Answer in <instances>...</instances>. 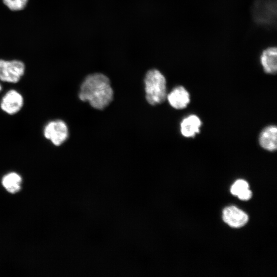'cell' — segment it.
I'll use <instances>...</instances> for the list:
<instances>
[{"label": "cell", "instance_id": "cell-8", "mask_svg": "<svg viewBox=\"0 0 277 277\" xmlns=\"http://www.w3.org/2000/svg\"><path fill=\"white\" fill-rule=\"evenodd\" d=\"M169 104L176 109L186 108L190 102V95L188 91L182 86L174 88L167 95Z\"/></svg>", "mask_w": 277, "mask_h": 277}, {"label": "cell", "instance_id": "cell-10", "mask_svg": "<svg viewBox=\"0 0 277 277\" xmlns=\"http://www.w3.org/2000/svg\"><path fill=\"white\" fill-rule=\"evenodd\" d=\"M260 146L264 149L274 151L277 148V128L274 125L264 128L259 136Z\"/></svg>", "mask_w": 277, "mask_h": 277}, {"label": "cell", "instance_id": "cell-12", "mask_svg": "<svg viewBox=\"0 0 277 277\" xmlns=\"http://www.w3.org/2000/svg\"><path fill=\"white\" fill-rule=\"evenodd\" d=\"M22 178L15 172H10L5 175L2 180L4 187L10 193H14L21 189Z\"/></svg>", "mask_w": 277, "mask_h": 277}, {"label": "cell", "instance_id": "cell-7", "mask_svg": "<svg viewBox=\"0 0 277 277\" xmlns=\"http://www.w3.org/2000/svg\"><path fill=\"white\" fill-rule=\"evenodd\" d=\"M223 219L230 227L239 228L247 223L248 216L243 211L232 206L227 207L223 210Z\"/></svg>", "mask_w": 277, "mask_h": 277}, {"label": "cell", "instance_id": "cell-6", "mask_svg": "<svg viewBox=\"0 0 277 277\" xmlns=\"http://www.w3.org/2000/svg\"><path fill=\"white\" fill-rule=\"evenodd\" d=\"M24 105V98L22 94L14 89L6 91L0 100V109L9 115L18 113Z\"/></svg>", "mask_w": 277, "mask_h": 277}, {"label": "cell", "instance_id": "cell-2", "mask_svg": "<svg viewBox=\"0 0 277 277\" xmlns=\"http://www.w3.org/2000/svg\"><path fill=\"white\" fill-rule=\"evenodd\" d=\"M146 98L152 105L164 102L167 97L166 80L158 70L151 69L146 74L145 79Z\"/></svg>", "mask_w": 277, "mask_h": 277}, {"label": "cell", "instance_id": "cell-4", "mask_svg": "<svg viewBox=\"0 0 277 277\" xmlns=\"http://www.w3.org/2000/svg\"><path fill=\"white\" fill-rule=\"evenodd\" d=\"M26 66L24 62L17 60H0V81L16 84L24 76Z\"/></svg>", "mask_w": 277, "mask_h": 277}, {"label": "cell", "instance_id": "cell-9", "mask_svg": "<svg viewBox=\"0 0 277 277\" xmlns=\"http://www.w3.org/2000/svg\"><path fill=\"white\" fill-rule=\"evenodd\" d=\"M261 65L265 72L274 74L277 70V50L276 47H269L262 51L260 56Z\"/></svg>", "mask_w": 277, "mask_h": 277}, {"label": "cell", "instance_id": "cell-11", "mask_svg": "<svg viewBox=\"0 0 277 277\" xmlns=\"http://www.w3.org/2000/svg\"><path fill=\"white\" fill-rule=\"evenodd\" d=\"M202 122L194 114L190 115L184 118L180 124L181 132L186 137H193L200 132Z\"/></svg>", "mask_w": 277, "mask_h": 277}, {"label": "cell", "instance_id": "cell-15", "mask_svg": "<svg viewBox=\"0 0 277 277\" xmlns=\"http://www.w3.org/2000/svg\"><path fill=\"white\" fill-rule=\"evenodd\" d=\"M237 196L240 200H248L251 198L252 192L249 189H247L240 193Z\"/></svg>", "mask_w": 277, "mask_h": 277}, {"label": "cell", "instance_id": "cell-16", "mask_svg": "<svg viewBox=\"0 0 277 277\" xmlns=\"http://www.w3.org/2000/svg\"><path fill=\"white\" fill-rule=\"evenodd\" d=\"M2 89H3L2 86L1 84L0 83V92L2 91Z\"/></svg>", "mask_w": 277, "mask_h": 277}, {"label": "cell", "instance_id": "cell-13", "mask_svg": "<svg viewBox=\"0 0 277 277\" xmlns=\"http://www.w3.org/2000/svg\"><path fill=\"white\" fill-rule=\"evenodd\" d=\"M28 0H3L4 5L10 10L19 11L24 9Z\"/></svg>", "mask_w": 277, "mask_h": 277}, {"label": "cell", "instance_id": "cell-14", "mask_svg": "<svg viewBox=\"0 0 277 277\" xmlns=\"http://www.w3.org/2000/svg\"><path fill=\"white\" fill-rule=\"evenodd\" d=\"M247 189H249L248 183L243 180H238L232 185L230 192L233 195L237 196L240 193Z\"/></svg>", "mask_w": 277, "mask_h": 277}, {"label": "cell", "instance_id": "cell-1", "mask_svg": "<svg viewBox=\"0 0 277 277\" xmlns=\"http://www.w3.org/2000/svg\"><path fill=\"white\" fill-rule=\"evenodd\" d=\"M113 96L110 80L100 73L88 75L82 83L78 94L81 101L88 102L92 107L100 110L110 103Z\"/></svg>", "mask_w": 277, "mask_h": 277}, {"label": "cell", "instance_id": "cell-5", "mask_svg": "<svg viewBox=\"0 0 277 277\" xmlns=\"http://www.w3.org/2000/svg\"><path fill=\"white\" fill-rule=\"evenodd\" d=\"M255 22L262 25H271L276 18V3L273 0H257L253 9Z\"/></svg>", "mask_w": 277, "mask_h": 277}, {"label": "cell", "instance_id": "cell-3", "mask_svg": "<svg viewBox=\"0 0 277 277\" xmlns=\"http://www.w3.org/2000/svg\"><path fill=\"white\" fill-rule=\"evenodd\" d=\"M43 134L44 137L53 145L60 146L68 137V128L64 121L60 119L52 120L45 125Z\"/></svg>", "mask_w": 277, "mask_h": 277}]
</instances>
